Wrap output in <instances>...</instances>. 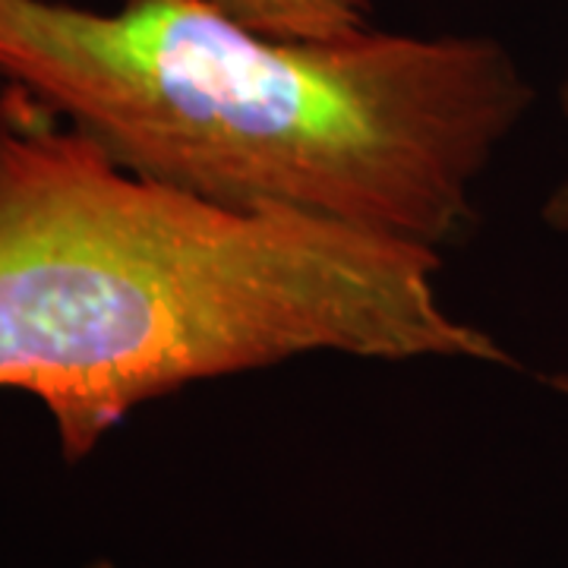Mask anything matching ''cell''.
<instances>
[{
  "label": "cell",
  "mask_w": 568,
  "mask_h": 568,
  "mask_svg": "<svg viewBox=\"0 0 568 568\" xmlns=\"http://www.w3.org/2000/svg\"><path fill=\"white\" fill-rule=\"evenodd\" d=\"M559 104H562V114H566L568 121V77L566 82H562V89H559ZM544 222H547L552 231L568 234V181H562L552 193H549V200L544 203Z\"/></svg>",
  "instance_id": "277c9868"
},
{
  "label": "cell",
  "mask_w": 568,
  "mask_h": 568,
  "mask_svg": "<svg viewBox=\"0 0 568 568\" xmlns=\"http://www.w3.org/2000/svg\"><path fill=\"white\" fill-rule=\"evenodd\" d=\"M436 272L439 250L145 181L0 92V388L39 398L67 462L149 398L304 354L511 364Z\"/></svg>",
  "instance_id": "6da1fadb"
},
{
  "label": "cell",
  "mask_w": 568,
  "mask_h": 568,
  "mask_svg": "<svg viewBox=\"0 0 568 568\" xmlns=\"http://www.w3.org/2000/svg\"><path fill=\"white\" fill-rule=\"evenodd\" d=\"M123 3V0H118ZM282 39H345L369 29V0H205Z\"/></svg>",
  "instance_id": "3957f363"
},
{
  "label": "cell",
  "mask_w": 568,
  "mask_h": 568,
  "mask_svg": "<svg viewBox=\"0 0 568 568\" xmlns=\"http://www.w3.org/2000/svg\"><path fill=\"white\" fill-rule=\"evenodd\" d=\"M552 386L559 388V392H566V395H568V376H552Z\"/></svg>",
  "instance_id": "5b68a950"
},
{
  "label": "cell",
  "mask_w": 568,
  "mask_h": 568,
  "mask_svg": "<svg viewBox=\"0 0 568 568\" xmlns=\"http://www.w3.org/2000/svg\"><path fill=\"white\" fill-rule=\"evenodd\" d=\"M0 82L145 181L426 250L534 102L487 36L282 39L205 0H0Z\"/></svg>",
  "instance_id": "7a4b0ae2"
}]
</instances>
